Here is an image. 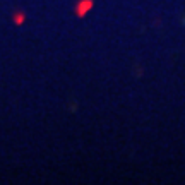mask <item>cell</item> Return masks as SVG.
Instances as JSON below:
<instances>
[{
  "mask_svg": "<svg viewBox=\"0 0 185 185\" xmlns=\"http://www.w3.org/2000/svg\"><path fill=\"white\" fill-rule=\"evenodd\" d=\"M24 19H26V16L21 14V12H17V14L14 16V22H16V24H22V22H24Z\"/></svg>",
  "mask_w": 185,
  "mask_h": 185,
  "instance_id": "obj_2",
  "label": "cell"
},
{
  "mask_svg": "<svg viewBox=\"0 0 185 185\" xmlns=\"http://www.w3.org/2000/svg\"><path fill=\"white\" fill-rule=\"evenodd\" d=\"M89 9H93V0H81L76 7V14L79 16V17H82V16L87 14Z\"/></svg>",
  "mask_w": 185,
  "mask_h": 185,
  "instance_id": "obj_1",
  "label": "cell"
}]
</instances>
